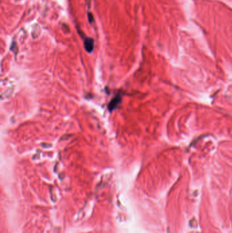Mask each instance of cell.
<instances>
[{
	"label": "cell",
	"mask_w": 232,
	"mask_h": 233,
	"mask_svg": "<svg viewBox=\"0 0 232 233\" xmlns=\"http://www.w3.org/2000/svg\"><path fill=\"white\" fill-rule=\"evenodd\" d=\"M121 102V96L120 95L115 96V97L110 101V102L108 104V109L110 110V111H112V110L115 109L116 108L118 107L119 104H120Z\"/></svg>",
	"instance_id": "cell-2"
},
{
	"label": "cell",
	"mask_w": 232,
	"mask_h": 233,
	"mask_svg": "<svg viewBox=\"0 0 232 233\" xmlns=\"http://www.w3.org/2000/svg\"><path fill=\"white\" fill-rule=\"evenodd\" d=\"M88 21H89V22L91 23H92V21H93V14H91V13H88Z\"/></svg>",
	"instance_id": "cell-3"
},
{
	"label": "cell",
	"mask_w": 232,
	"mask_h": 233,
	"mask_svg": "<svg viewBox=\"0 0 232 233\" xmlns=\"http://www.w3.org/2000/svg\"><path fill=\"white\" fill-rule=\"evenodd\" d=\"M84 47L88 53H91L93 50V48H94V40L93 38L86 37L84 39Z\"/></svg>",
	"instance_id": "cell-1"
}]
</instances>
